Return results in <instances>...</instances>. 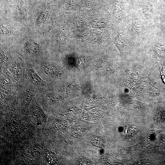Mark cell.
<instances>
[{
  "instance_id": "obj_1",
  "label": "cell",
  "mask_w": 165,
  "mask_h": 165,
  "mask_svg": "<svg viewBox=\"0 0 165 165\" xmlns=\"http://www.w3.org/2000/svg\"><path fill=\"white\" fill-rule=\"evenodd\" d=\"M126 85L131 88L137 85L144 78L140 77L138 74H133L128 70L126 71Z\"/></svg>"
},
{
  "instance_id": "obj_2",
  "label": "cell",
  "mask_w": 165,
  "mask_h": 165,
  "mask_svg": "<svg viewBox=\"0 0 165 165\" xmlns=\"http://www.w3.org/2000/svg\"><path fill=\"white\" fill-rule=\"evenodd\" d=\"M25 49L30 53L36 52L39 49V45L32 41L28 42L25 46Z\"/></svg>"
},
{
  "instance_id": "obj_3",
  "label": "cell",
  "mask_w": 165,
  "mask_h": 165,
  "mask_svg": "<svg viewBox=\"0 0 165 165\" xmlns=\"http://www.w3.org/2000/svg\"><path fill=\"white\" fill-rule=\"evenodd\" d=\"M33 114L35 117L37 118H41L45 121L46 116L43 110L37 106H35L33 109Z\"/></svg>"
},
{
  "instance_id": "obj_4",
  "label": "cell",
  "mask_w": 165,
  "mask_h": 165,
  "mask_svg": "<svg viewBox=\"0 0 165 165\" xmlns=\"http://www.w3.org/2000/svg\"><path fill=\"white\" fill-rule=\"evenodd\" d=\"M133 27L135 32L140 34L141 32L142 24L141 21L137 16H135L133 20Z\"/></svg>"
},
{
  "instance_id": "obj_5",
  "label": "cell",
  "mask_w": 165,
  "mask_h": 165,
  "mask_svg": "<svg viewBox=\"0 0 165 165\" xmlns=\"http://www.w3.org/2000/svg\"><path fill=\"white\" fill-rule=\"evenodd\" d=\"M28 73L31 79L32 80L33 82L37 84H41L43 82V81L39 78L38 76L35 73L33 69H29Z\"/></svg>"
},
{
  "instance_id": "obj_6",
  "label": "cell",
  "mask_w": 165,
  "mask_h": 165,
  "mask_svg": "<svg viewBox=\"0 0 165 165\" xmlns=\"http://www.w3.org/2000/svg\"><path fill=\"white\" fill-rule=\"evenodd\" d=\"M91 143L95 147L102 148L103 146V140L100 137L95 136L91 140Z\"/></svg>"
},
{
  "instance_id": "obj_7",
  "label": "cell",
  "mask_w": 165,
  "mask_h": 165,
  "mask_svg": "<svg viewBox=\"0 0 165 165\" xmlns=\"http://www.w3.org/2000/svg\"><path fill=\"white\" fill-rule=\"evenodd\" d=\"M144 13L147 16L151 17L153 13L152 6L149 5H145L144 7Z\"/></svg>"
},
{
  "instance_id": "obj_8",
  "label": "cell",
  "mask_w": 165,
  "mask_h": 165,
  "mask_svg": "<svg viewBox=\"0 0 165 165\" xmlns=\"http://www.w3.org/2000/svg\"><path fill=\"white\" fill-rule=\"evenodd\" d=\"M31 100V97L28 96L24 97L23 99V104L26 108L28 107Z\"/></svg>"
},
{
  "instance_id": "obj_9",
  "label": "cell",
  "mask_w": 165,
  "mask_h": 165,
  "mask_svg": "<svg viewBox=\"0 0 165 165\" xmlns=\"http://www.w3.org/2000/svg\"><path fill=\"white\" fill-rule=\"evenodd\" d=\"M21 131L24 135H26L27 136H30L31 134V131L29 128L27 127H23L21 129Z\"/></svg>"
}]
</instances>
